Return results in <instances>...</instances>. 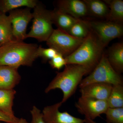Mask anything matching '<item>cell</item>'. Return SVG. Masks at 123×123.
Masks as SVG:
<instances>
[{"label": "cell", "instance_id": "18", "mask_svg": "<svg viewBox=\"0 0 123 123\" xmlns=\"http://www.w3.org/2000/svg\"><path fill=\"white\" fill-rule=\"evenodd\" d=\"M110 9L106 20L119 24L123 23V1L122 0H104Z\"/></svg>", "mask_w": 123, "mask_h": 123}, {"label": "cell", "instance_id": "21", "mask_svg": "<svg viewBox=\"0 0 123 123\" xmlns=\"http://www.w3.org/2000/svg\"><path fill=\"white\" fill-rule=\"evenodd\" d=\"M107 101L109 108L123 107V85L112 86L110 96Z\"/></svg>", "mask_w": 123, "mask_h": 123}, {"label": "cell", "instance_id": "26", "mask_svg": "<svg viewBox=\"0 0 123 123\" xmlns=\"http://www.w3.org/2000/svg\"><path fill=\"white\" fill-rule=\"evenodd\" d=\"M32 117L31 123H46L43 117L42 112L35 106H34L31 111Z\"/></svg>", "mask_w": 123, "mask_h": 123}, {"label": "cell", "instance_id": "14", "mask_svg": "<svg viewBox=\"0 0 123 123\" xmlns=\"http://www.w3.org/2000/svg\"><path fill=\"white\" fill-rule=\"evenodd\" d=\"M106 56L112 68L121 75L123 72V42L116 43L112 45L108 49Z\"/></svg>", "mask_w": 123, "mask_h": 123}, {"label": "cell", "instance_id": "17", "mask_svg": "<svg viewBox=\"0 0 123 123\" xmlns=\"http://www.w3.org/2000/svg\"><path fill=\"white\" fill-rule=\"evenodd\" d=\"M38 3L36 0H2L0 1V10L1 13L6 14L21 7L34 9Z\"/></svg>", "mask_w": 123, "mask_h": 123}, {"label": "cell", "instance_id": "6", "mask_svg": "<svg viewBox=\"0 0 123 123\" xmlns=\"http://www.w3.org/2000/svg\"><path fill=\"white\" fill-rule=\"evenodd\" d=\"M84 39L75 37L57 29L54 30L46 43L49 47L53 49L65 57L73 53L81 44Z\"/></svg>", "mask_w": 123, "mask_h": 123}, {"label": "cell", "instance_id": "29", "mask_svg": "<svg viewBox=\"0 0 123 123\" xmlns=\"http://www.w3.org/2000/svg\"><path fill=\"white\" fill-rule=\"evenodd\" d=\"M85 123H97L94 121V120H92L88 118L85 117Z\"/></svg>", "mask_w": 123, "mask_h": 123}, {"label": "cell", "instance_id": "25", "mask_svg": "<svg viewBox=\"0 0 123 123\" xmlns=\"http://www.w3.org/2000/svg\"><path fill=\"white\" fill-rule=\"evenodd\" d=\"M49 64L53 68L60 70L66 64L65 57L59 53H57L52 59L50 60Z\"/></svg>", "mask_w": 123, "mask_h": 123}, {"label": "cell", "instance_id": "22", "mask_svg": "<svg viewBox=\"0 0 123 123\" xmlns=\"http://www.w3.org/2000/svg\"><path fill=\"white\" fill-rule=\"evenodd\" d=\"M90 31L88 21L80 19L70 27L67 33L75 37L85 38Z\"/></svg>", "mask_w": 123, "mask_h": 123}, {"label": "cell", "instance_id": "12", "mask_svg": "<svg viewBox=\"0 0 123 123\" xmlns=\"http://www.w3.org/2000/svg\"><path fill=\"white\" fill-rule=\"evenodd\" d=\"M112 87V85L105 83L89 84L80 88L81 97L107 101L110 96Z\"/></svg>", "mask_w": 123, "mask_h": 123}, {"label": "cell", "instance_id": "3", "mask_svg": "<svg viewBox=\"0 0 123 123\" xmlns=\"http://www.w3.org/2000/svg\"><path fill=\"white\" fill-rule=\"evenodd\" d=\"M104 47L91 31L79 47L65 57L67 64H77L94 68L101 59Z\"/></svg>", "mask_w": 123, "mask_h": 123}, {"label": "cell", "instance_id": "23", "mask_svg": "<svg viewBox=\"0 0 123 123\" xmlns=\"http://www.w3.org/2000/svg\"><path fill=\"white\" fill-rule=\"evenodd\" d=\"M105 114L107 123H123V107L108 108Z\"/></svg>", "mask_w": 123, "mask_h": 123}, {"label": "cell", "instance_id": "20", "mask_svg": "<svg viewBox=\"0 0 123 123\" xmlns=\"http://www.w3.org/2000/svg\"><path fill=\"white\" fill-rule=\"evenodd\" d=\"M14 40L10 18L6 14L0 13V46Z\"/></svg>", "mask_w": 123, "mask_h": 123}, {"label": "cell", "instance_id": "5", "mask_svg": "<svg viewBox=\"0 0 123 123\" xmlns=\"http://www.w3.org/2000/svg\"><path fill=\"white\" fill-rule=\"evenodd\" d=\"M32 14L33 24L30 32L27 34L26 38H34L40 42H46L54 30L51 11L38 3Z\"/></svg>", "mask_w": 123, "mask_h": 123}, {"label": "cell", "instance_id": "8", "mask_svg": "<svg viewBox=\"0 0 123 123\" xmlns=\"http://www.w3.org/2000/svg\"><path fill=\"white\" fill-rule=\"evenodd\" d=\"M30 8L16 9L10 11V18L12 30L13 39L23 41L26 38L27 26L33 18Z\"/></svg>", "mask_w": 123, "mask_h": 123}, {"label": "cell", "instance_id": "15", "mask_svg": "<svg viewBox=\"0 0 123 123\" xmlns=\"http://www.w3.org/2000/svg\"><path fill=\"white\" fill-rule=\"evenodd\" d=\"M52 21L57 29L68 32L73 25L80 19L60 12L56 9L51 11Z\"/></svg>", "mask_w": 123, "mask_h": 123}, {"label": "cell", "instance_id": "30", "mask_svg": "<svg viewBox=\"0 0 123 123\" xmlns=\"http://www.w3.org/2000/svg\"></svg>", "mask_w": 123, "mask_h": 123}, {"label": "cell", "instance_id": "7", "mask_svg": "<svg viewBox=\"0 0 123 123\" xmlns=\"http://www.w3.org/2000/svg\"><path fill=\"white\" fill-rule=\"evenodd\" d=\"M88 22L91 31L104 48L112 40L123 35V24L108 21H88Z\"/></svg>", "mask_w": 123, "mask_h": 123}, {"label": "cell", "instance_id": "4", "mask_svg": "<svg viewBox=\"0 0 123 123\" xmlns=\"http://www.w3.org/2000/svg\"><path fill=\"white\" fill-rule=\"evenodd\" d=\"M95 83L123 85V77L112 68L108 60L106 55L104 53L98 63L89 76L82 79L79 86L81 88Z\"/></svg>", "mask_w": 123, "mask_h": 123}, {"label": "cell", "instance_id": "24", "mask_svg": "<svg viewBox=\"0 0 123 123\" xmlns=\"http://www.w3.org/2000/svg\"><path fill=\"white\" fill-rule=\"evenodd\" d=\"M57 53L53 49L50 48H44L41 46L38 47L37 51L38 57H42L44 60L51 59Z\"/></svg>", "mask_w": 123, "mask_h": 123}, {"label": "cell", "instance_id": "1", "mask_svg": "<svg viewBox=\"0 0 123 123\" xmlns=\"http://www.w3.org/2000/svg\"><path fill=\"white\" fill-rule=\"evenodd\" d=\"M64 70L58 73L45 89L48 93L55 89H60L63 93L62 104L68 101L74 94L84 76L90 73L94 68L89 66L67 64Z\"/></svg>", "mask_w": 123, "mask_h": 123}, {"label": "cell", "instance_id": "13", "mask_svg": "<svg viewBox=\"0 0 123 123\" xmlns=\"http://www.w3.org/2000/svg\"><path fill=\"white\" fill-rule=\"evenodd\" d=\"M18 67L0 66V89H13L21 80Z\"/></svg>", "mask_w": 123, "mask_h": 123}, {"label": "cell", "instance_id": "27", "mask_svg": "<svg viewBox=\"0 0 123 123\" xmlns=\"http://www.w3.org/2000/svg\"><path fill=\"white\" fill-rule=\"evenodd\" d=\"M19 119L15 116H11L0 111V121L6 123H15L17 122Z\"/></svg>", "mask_w": 123, "mask_h": 123}, {"label": "cell", "instance_id": "16", "mask_svg": "<svg viewBox=\"0 0 123 123\" xmlns=\"http://www.w3.org/2000/svg\"><path fill=\"white\" fill-rule=\"evenodd\" d=\"M88 10V14L101 18L107 19L110 9L104 1L99 0H83Z\"/></svg>", "mask_w": 123, "mask_h": 123}, {"label": "cell", "instance_id": "9", "mask_svg": "<svg viewBox=\"0 0 123 123\" xmlns=\"http://www.w3.org/2000/svg\"><path fill=\"white\" fill-rule=\"evenodd\" d=\"M78 111L92 120L105 114L108 109L107 101L80 97L75 103Z\"/></svg>", "mask_w": 123, "mask_h": 123}, {"label": "cell", "instance_id": "11", "mask_svg": "<svg viewBox=\"0 0 123 123\" xmlns=\"http://www.w3.org/2000/svg\"><path fill=\"white\" fill-rule=\"evenodd\" d=\"M56 9L78 19L88 14L87 7L83 0H60L57 3Z\"/></svg>", "mask_w": 123, "mask_h": 123}, {"label": "cell", "instance_id": "2", "mask_svg": "<svg viewBox=\"0 0 123 123\" xmlns=\"http://www.w3.org/2000/svg\"><path fill=\"white\" fill-rule=\"evenodd\" d=\"M37 44L13 40L0 46V66H31L38 57Z\"/></svg>", "mask_w": 123, "mask_h": 123}, {"label": "cell", "instance_id": "19", "mask_svg": "<svg viewBox=\"0 0 123 123\" xmlns=\"http://www.w3.org/2000/svg\"><path fill=\"white\" fill-rule=\"evenodd\" d=\"M16 93L14 89H0V111L12 116H15L12 108Z\"/></svg>", "mask_w": 123, "mask_h": 123}, {"label": "cell", "instance_id": "28", "mask_svg": "<svg viewBox=\"0 0 123 123\" xmlns=\"http://www.w3.org/2000/svg\"><path fill=\"white\" fill-rule=\"evenodd\" d=\"M29 123V122H27V121L25 119L23 118H21L19 119V120H18V121H17V122H16V123Z\"/></svg>", "mask_w": 123, "mask_h": 123}, {"label": "cell", "instance_id": "10", "mask_svg": "<svg viewBox=\"0 0 123 123\" xmlns=\"http://www.w3.org/2000/svg\"><path fill=\"white\" fill-rule=\"evenodd\" d=\"M61 102L44 107L42 113L46 123H85V119L73 116L67 111L61 112Z\"/></svg>", "mask_w": 123, "mask_h": 123}]
</instances>
